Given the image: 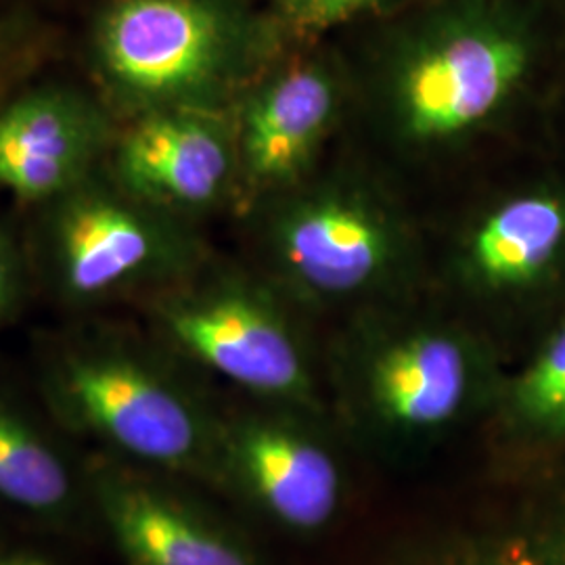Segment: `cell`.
Wrapping results in <instances>:
<instances>
[{
	"label": "cell",
	"instance_id": "obj_13",
	"mask_svg": "<svg viewBox=\"0 0 565 565\" xmlns=\"http://www.w3.org/2000/svg\"><path fill=\"white\" fill-rule=\"evenodd\" d=\"M102 501L130 565H263L239 536L160 488L116 480Z\"/></svg>",
	"mask_w": 565,
	"mask_h": 565
},
{
	"label": "cell",
	"instance_id": "obj_12",
	"mask_svg": "<svg viewBox=\"0 0 565 565\" xmlns=\"http://www.w3.org/2000/svg\"><path fill=\"white\" fill-rule=\"evenodd\" d=\"M335 111L338 86L319 63L254 84L235 116L243 186L266 191L300 177Z\"/></svg>",
	"mask_w": 565,
	"mask_h": 565
},
{
	"label": "cell",
	"instance_id": "obj_2",
	"mask_svg": "<svg viewBox=\"0 0 565 565\" xmlns=\"http://www.w3.org/2000/svg\"><path fill=\"white\" fill-rule=\"evenodd\" d=\"M263 25L226 0H111L93 34L97 95L116 120L218 109L252 88Z\"/></svg>",
	"mask_w": 565,
	"mask_h": 565
},
{
	"label": "cell",
	"instance_id": "obj_8",
	"mask_svg": "<svg viewBox=\"0 0 565 565\" xmlns=\"http://www.w3.org/2000/svg\"><path fill=\"white\" fill-rule=\"evenodd\" d=\"M327 417L275 406L223 425L221 480L285 532L319 536L342 518L348 473Z\"/></svg>",
	"mask_w": 565,
	"mask_h": 565
},
{
	"label": "cell",
	"instance_id": "obj_15",
	"mask_svg": "<svg viewBox=\"0 0 565 565\" xmlns=\"http://www.w3.org/2000/svg\"><path fill=\"white\" fill-rule=\"evenodd\" d=\"M501 431L534 457L564 448L565 324L525 366L503 398Z\"/></svg>",
	"mask_w": 565,
	"mask_h": 565
},
{
	"label": "cell",
	"instance_id": "obj_18",
	"mask_svg": "<svg viewBox=\"0 0 565 565\" xmlns=\"http://www.w3.org/2000/svg\"><path fill=\"white\" fill-rule=\"evenodd\" d=\"M25 282V256L15 237L0 226V319L20 300Z\"/></svg>",
	"mask_w": 565,
	"mask_h": 565
},
{
	"label": "cell",
	"instance_id": "obj_14",
	"mask_svg": "<svg viewBox=\"0 0 565 565\" xmlns=\"http://www.w3.org/2000/svg\"><path fill=\"white\" fill-rule=\"evenodd\" d=\"M565 242V203L553 195H522L499 205L465 243L467 281L488 291L539 279Z\"/></svg>",
	"mask_w": 565,
	"mask_h": 565
},
{
	"label": "cell",
	"instance_id": "obj_10",
	"mask_svg": "<svg viewBox=\"0 0 565 565\" xmlns=\"http://www.w3.org/2000/svg\"><path fill=\"white\" fill-rule=\"evenodd\" d=\"M121 186L182 221L242 184L237 121L218 109H166L120 124L105 162Z\"/></svg>",
	"mask_w": 565,
	"mask_h": 565
},
{
	"label": "cell",
	"instance_id": "obj_6",
	"mask_svg": "<svg viewBox=\"0 0 565 565\" xmlns=\"http://www.w3.org/2000/svg\"><path fill=\"white\" fill-rule=\"evenodd\" d=\"M191 277L156 303L168 340L260 401L327 417L310 352L281 303L235 275Z\"/></svg>",
	"mask_w": 565,
	"mask_h": 565
},
{
	"label": "cell",
	"instance_id": "obj_7",
	"mask_svg": "<svg viewBox=\"0 0 565 565\" xmlns=\"http://www.w3.org/2000/svg\"><path fill=\"white\" fill-rule=\"evenodd\" d=\"M503 490L411 527L366 565H565V446Z\"/></svg>",
	"mask_w": 565,
	"mask_h": 565
},
{
	"label": "cell",
	"instance_id": "obj_1",
	"mask_svg": "<svg viewBox=\"0 0 565 565\" xmlns=\"http://www.w3.org/2000/svg\"><path fill=\"white\" fill-rule=\"evenodd\" d=\"M335 429L385 465H419L492 394L484 345L459 324L394 317L361 323L335 359Z\"/></svg>",
	"mask_w": 565,
	"mask_h": 565
},
{
	"label": "cell",
	"instance_id": "obj_17",
	"mask_svg": "<svg viewBox=\"0 0 565 565\" xmlns=\"http://www.w3.org/2000/svg\"><path fill=\"white\" fill-rule=\"evenodd\" d=\"M392 2L398 0H277V18L287 32L310 36L377 13Z\"/></svg>",
	"mask_w": 565,
	"mask_h": 565
},
{
	"label": "cell",
	"instance_id": "obj_9",
	"mask_svg": "<svg viewBox=\"0 0 565 565\" xmlns=\"http://www.w3.org/2000/svg\"><path fill=\"white\" fill-rule=\"evenodd\" d=\"M270 249L298 294L348 302L390 281L403 256V235L369 195L323 186L282 203L270 223Z\"/></svg>",
	"mask_w": 565,
	"mask_h": 565
},
{
	"label": "cell",
	"instance_id": "obj_19",
	"mask_svg": "<svg viewBox=\"0 0 565 565\" xmlns=\"http://www.w3.org/2000/svg\"><path fill=\"white\" fill-rule=\"evenodd\" d=\"M4 82H7V42H4V36L0 34V105L9 99L4 95L7 93Z\"/></svg>",
	"mask_w": 565,
	"mask_h": 565
},
{
	"label": "cell",
	"instance_id": "obj_20",
	"mask_svg": "<svg viewBox=\"0 0 565 565\" xmlns=\"http://www.w3.org/2000/svg\"><path fill=\"white\" fill-rule=\"evenodd\" d=\"M0 565H49L46 562H42L39 557H32V555H9V557H2Z\"/></svg>",
	"mask_w": 565,
	"mask_h": 565
},
{
	"label": "cell",
	"instance_id": "obj_16",
	"mask_svg": "<svg viewBox=\"0 0 565 565\" xmlns=\"http://www.w3.org/2000/svg\"><path fill=\"white\" fill-rule=\"evenodd\" d=\"M72 478L55 448L13 408L0 404V501L30 513H57Z\"/></svg>",
	"mask_w": 565,
	"mask_h": 565
},
{
	"label": "cell",
	"instance_id": "obj_4",
	"mask_svg": "<svg viewBox=\"0 0 565 565\" xmlns=\"http://www.w3.org/2000/svg\"><path fill=\"white\" fill-rule=\"evenodd\" d=\"M41 210L39 256L67 302L168 289L200 268L186 221L128 193L105 166Z\"/></svg>",
	"mask_w": 565,
	"mask_h": 565
},
{
	"label": "cell",
	"instance_id": "obj_5",
	"mask_svg": "<svg viewBox=\"0 0 565 565\" xmlns=\"http://www.w3.org/2000/svg\"><path fill=\"white\" fill-rule=\"evenodd\" d=\"M49 387L70 422L124 455L221 480L223 425L181 380L139 352L116 343L67 350Z\"/></svg>",
	"mask_w": 565,
	"mask_h": 565
},
{
	"label": "cell",
	"instance_id": "obj_11",
	"mask_svg": "<svg viewBox=\"0 0 565 565\" xmlns=\"http://www.w3.org/2000/svg\"><path fill=\"white\" fill-rule=\"evenodd\" d=\"M118 130L97 93L42 84L11 95L0 105V189L42 207L105 166Z\"/></svg>",
	"mask_w": 565,
	"mask_h": 565
},
{
	"label": "cell",
	"instance_id": "obj_3",
	"mask_svg": "<svg viewBox=\"0 0 565 565\" xmlns=\"http://www.w3.org/2000/svg\"><path fill=\"white\" fill-rule=\"evenodd\" d=\"M524 30L488 0H445L413 21L392 55L390 90L404 137L440 142L490 120L530 67Z\"/></svg>",
	"mask_w": 565,
	"mask_h": 565
}]
</instances>
